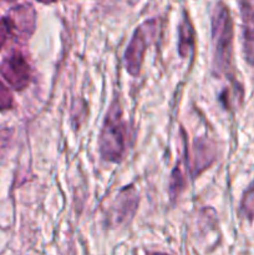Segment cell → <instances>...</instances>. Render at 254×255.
<instances>
[{
	"label": "cell",
	"instance_id": "cell-2",
	"mask_svg": "<svg viewBox=\"0 0 254 255\" xmlns=\"http://www.w3.org/2000/svg\"><path fill=\"white\" fill-rule=\"evenodd\" d=\"M127 122L120 100L114 99L105 115L99 137V152L104 161L121 163L127 151Z\"/></svg>",
	"mask_w": 254,
	"mask_h": 255
},
{
	"label": "cell",
	"instance_id": "cell-14",
	"mask_svg": "<svg viewBox=\"0 0 254 255\" xmlns=\"http://www.w3.org/2000/svg\"><path fill=\"white\" fill-rule=\"evenodd\" d=\"M149 255H167V254H161V253H154V254H149Z\"/></svg>",
	"mask_w": 254,
	"mask_h": 255
},
{
	"label": "cell",
	"instance_id": "cell-8",
	"mask_svg": "<svg viewBox=\"0 0 254 255\" xmlns=\"http://www.w3.org/2000/svg\"><path fill=\"white\" fill-rule=\"evenodd\" d=\"M194 50V30L188 15L184 12L183 19L178 26V54L187 57Z\"/></svg>",
	"mask_w": 254,
	"mask_h": 255
},
{
	"label": "cell",
	"instance_id": "cell-10",
	"mask_svg": "<svg viewBox=\"0 0 254 255\" xmlns=\"http://www.w3.org/2000/svg\"><path fill=\"white\" fill-rule=\"evenodd\" d=\"M241 212L248 219L254 218V183L244 192L241 203Z\"/></svg>",
	"mask_w": 254,
	"mask_h": 255
},
{
	"label": "cell",
	"instance_id": "cell-11",
	"mask_svg": "<svg viewBox=\"0 0 254 255\" xmlns=\"http://www.w3.org/2000/svg\"><path fill=\"white\" fill-rule=\"evenodd\" d=\"M12 34V24L9 17H1L0 19V49L4 46L7 37Z\"/></svg>",
	"mask_w": 254,
	"mask_h": 255
},
{
	"label": "cell",
	"instance_id": "cell-9",
	"mask_svg": "<svg viewBox=\"0 0 254 255\" xmlns=\"http://www.w3.org/2000/svg\"><path fill=\"white\" fill-rule=\"evenodd\" d=\"M184 187H186L184 176L182 173L179 164H177L172 171L171 179H169V197H171L172 201H176L178 198L179 194L183 192Z\"/></svg>",
	"mask_w": 254,
	"mask_h": 255
},
{
	"label": "cell",
	"instance_id": "cell-7",
	"mask_svg": "<svg viewBox=\"0 0 254 255\" xmlns=\"http://www.w3.org/2000/svg\"><path fill=\"white\" fill-rule=\"evenodd\" d=\"M216 159V148L213 143L207 138H197L193 144V151L191 154V177L197 176L206 171Z\"/></svg>",
	"mask_w": 254,
	"mask_h": 255
},
{
	"label": "cell",
	"instance_id": "cell-13",
	"mask_svg": "<svg viewBox=\"0 0 254 255\" xmlns=\"http://www.w3.org/2000/svg\"><path fill=\"white\" fill-rule=\"evenodd\" d=\"M37 1L42 2V4H52V2H56L59 0H37Z\"/></svg>",
	"mask_w": 254,
	"mask_h": 255
},
{
	"label": "cell",
	"instance_id": "cell-6",
	"mask_svg": "<svg viewBox=\"0 0 254 255\" xmlns=\"http://www.w3.org/2000/svg\"><path fill=\"white\" fill-rule=\"evenodd\" d=\"M138 206V194L133 186L124 187L119 192L114 204V217L117 224L128 223L133 218Z\"/></svg>",
	"mask_w": 254,
	"mask_h": 255
},
{
	"label": "cell",
	"instance_id": "cell-12",
	"mask_svg": "<svg viewBox=\"0 0 254 255\" xmlns=\"http://www.w3.org/2000/svg\"><path fill=\"white\" fill-rule=\"evenodd\" d=\"M12 106V97L6 87L0 82V109H10Z\"/></svg>",
	"mask_w": 254,
	"mask_h": 255
},
{
	"label": "cell",
	"instance_id": "cell-3",
	"mask_svg": "<svg viewBox=\"0 0 254 255\" xmlns=\"http://www.w3.org/2000/svg\"><path fill=\"white\" fill-rule=\"evenodd\" d=\"M157 29H158L157 20L152 19L144 21L134 30L125 51V66H126V71L131 76L137 77L141 72L144 52L156 39Z\"/></svg>",
	"mask_w": 254,
	"mask_h": 255
},
{
	"label": "cell",
	"instance_id": "cell-4",
	"mask_svg": "<svg viewBox=\"0 0 254 255\" xmlns=\"http://www.w3.org/2000/svg\"><path fill=\"white\" fill-rule=\"evenodd\" d=\"M0 72L5 81L17 91L26 89L31 82V67L24 55L20 52H14L5 57Z\"/></svg>",
	"mask_w": 254,
	"mask_h": 255
},
{
	"label": "cell",
	"instance_id": "cell-5",
	"mask_svg": "<svg viewBox=\"0 0 254 255\" xmlns=\"http://www.w3.org/2000/svg\"><path fill=\"white\" fill-rule=\"evenodd\" d=\"M243 27V51L246 61L254 66V0H238Z\"/></svg>",
	"mask_w": 254,
	"mask_h": 255
},
{
	"label": "cell",
	"instance_id": "cell-1",
	"mask_svg": "<svg viewBox=\"0 0 254 255\" xmlns=\"http://www.w3.org/2000/svg\"><path fill=\"white\" fill-rule=\"evenodd\" d=\"M234 25L229 7L219 1L212 14V71L217 77L236 81L233 60Z\"/></svg>",
	"mask_w": 254,
	"mask_h": 255
}]
</instances>
